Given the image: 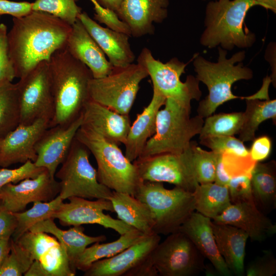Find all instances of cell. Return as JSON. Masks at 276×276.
Wrapping results in <instances>:
<instances>
[{
	"mask_svg": "<svg viewBox=\"0 0 276 276\" xmlns=\"http://www.w3.org/2000/svg\"><path fill=\"white\" fill-rule=\"evenodd\" d=\"M12 20L7 35L16 78L24 77L40 62L49 61L56 51L66 46L72 26L57 17L32 10Z\"/></svg>",
	"mask_w": 276,
	"mask_h": 276,
	"instance_id": "cell-1",
	"label": "cell"
},
{
	"mask_svg": "<svg viewBox=\"0 0 276 276\" xmlns=\"http://www.w3.org/2000/svg\"><path fill=\"white\" fill-rule=\"evenodd\" d=\"M55 113L50 127L69 125L81 114L90 99V70L73 57L66 47L56 51L49 61Z\"/></svg>",
	"mask_w": 276,
	"mask_h": 276,
	"instance_id": "cell-2",
	"label": "cell"
},
{
	"mask_svg": "<svg viewBox=\"0 0 276 276\" xmlns=\"http://www.w3.org/2000/svg\"><path fill=\"white\" fill-rule=\"evenodd\" d=\"M260 6L256 0H218L206 7L205 29L200 42L209 49L219 46L225 50L235 47L248 48L255 42L256 36L244 23L248 11Z\"/></svg>",
	"mask_w": 276,
	"mask_h": 276,
	"instance_id": "cell-3",
	"label": "cell"
},
{
	"mask_svg": "<svg viewBox=\"0 0 276 276\" xmlns=\"http://www.w3.org/2000/svg\"><path fill=\"white\" fill-rule=\"evenodd\" d=\"M219 56L216 62L207 60L201 56L194 58L193 65L196 79L203 83L209 91L207 96L199 103L198 115L205 118L213 114L223 103L243 97L235 95L232 91L233 84L241 80H249L253 77V72L244 66L242 61L245 52L242 51L227 58V51L218 48Z\"/></svg>",
	"mask_w": 276,
	"mask_h": 276,
	"instance_id": "cell-4",
	"label": "cell"
},
{
	"mask_svg": "<svg viewBox=\"0 0 276 276\" xmlns=\"http://www.w3.org/2000/svg\"><path fill=\"white\" fill-rule=\"evenodd\" d=\"M164 105L156 115L155 133L146 142L139 157L181 153L200 132L204 120L198 115L191 117V103L167 98Z\"/></svg>",
	"mask_w": 276,
	"mask_h": 276,
	"instance_id": "cell-5",
	"label": "cell"
},
{
	"mask_svg": "<svg viewBox=\"0 0 276 276\" xmlns=\"http://www.w3.org/2000/svg\"><path fill=\"white\" fill-rule=\"evenodd\" d=\"M75 138L94 155L100 182L113 191L134 196L143 181L135 165L127 158L119 145L82 124Z\"/></svg>",
	"mask_w": 276,
	"mask_h": 276,
	"instance_id": "cell-6",
	"label": "cell"
},
{
	"mask_svg": "<svg viewBox=\"0 0 276 276\" xmlns=\"http://www.w3.org/2000/svg\"><path fill=\"white\" fill-rule=\"evenodd\" d=\"M134 196L149 208L153 233L158 235L178 231L195 210L193 192L177 187L167 189L162 182L143 181Z\"/></svg>",
	"mask_w": 276,
	"mask_h": 276,
	"instance_id": "cell-7",
	"label": "cell"
},
{
	"mask_svg": "<svg viewBox=\"0 0 276 276\" xmlns=\"http://www.w3.org/2000/svg\"><path fill=\"white\" fill-rule=\"evenodd\" d=\"M89 153L75 138L55 176L59 180V195L63 200L72 197L109 200L113 191L98 180L97 170L89 161Z\"/></svg>",
	"mask_w": 276,
	"mask_h": 276,
	"instance_id": "cell-8",
	"label": "cell"
},
{
	"mask_svg": "<svg viewBox=\"0 0 276 276\" xmlns=\"http://www.w3.org/2000/svg\"><path fill=\"white\" fill-rule=\"evenodd\" d=\"M148 76L146 68L139 63L113 66L107 76L90 80V99L119 113L129 115L140 83Z\"/></svg>",
	"mask_w": 276,
	"mask_h": 276,
	"instance_id": "cell-9",
	"label": "cell"
},
{
	"mask_svg": "<svg viewBox=\"0 0 276 276\" xmlns=\"http://www.w3.org/2000/svg\"><path fill=\"white\" fill-rule=\"evenodd\" d=\"M137 63L147 70L152 82L153 90L166 99L186 103H191L192 100H199L201 91L199 81L196 78L189 75L185 82L180 80L188 63L181 62L176 58L166 63L162 62L155 59L151 52L146 48L141 51Z\"/></svg>",
	"mask_w": 276,
	"mask_h": 276,
	"instance_id": "cell-10",
	"label": "cell"
},
{
	"mask_svg": "<svg viewBox=\"0 0 276 276\" xmlns=\"http://www.w3.org/2000/svg\"><path fill=\"white\" fill-rule=\"evenodd\" d=\"M20 111L19 124L40 119L50 124L55 113L51 77L48 61L39 63L16 83Z\"/></svg>",
	"mask_w": 276,
	"mask_h": 276,
	"instance_id": "cell-11",
	"label": "cell"
},
{
	"mask_svg": "<svg viewBox=\"0 0 276 276\" xmlns=\"http://www.w3.org/2000/svg\"><path fill=\"white\" fill-rule=\"evenodd\" d=\"M151 258L160 276H193L206 267L204 257L189 238L179 231L159 242Z\"/></svg>",
	"mask_w": 276,
	"mask_h": 276,
	"instance_id": "cell-12",
	"label": "cell"
},
{
	"mask_svg": "<svg viewBox=\"0 0 276 276\" xmlns=\"http://www.w3.org/2000/svg\"><path fill=\"white\" fill-rule=\"evenodd\" d=\"M160 241L158 234L145 236L116 255L94 262L84 275L158 276L151 256Z\"/></svg>",
	"mask_w": 276,
	"mask_h": 276,
	"instance_id": "cell-13",
	"label": "cell"
},
{
	"mask_svg": "<svg viewBox=\"0 0 276 276\" xmlns=\"http://www.w3.org/2000/svg\"><path fill=\"white\" fill-rule=\"evenodd\" d=\"M16 242L30 254L33 260L25 276L76 275L65 248L54 236L29 231Z\"/></svg>",
	"mask_w": 276,
	"mask_h": 276,
	"instance_id": "cell-14",
	"label": "cell"
},
{
	"mask_svg": "<svg viewBox=\"0 0 276 276\" xmlns=\"http://www.w3.org/2000/svg\"><path fill=\"white\" fill-rule=\"evenodd\" d=\"M133 163L143 181L168 182L191 192L199 184L191 166L189 147L180 154L139 157Z\"/></svg>",
	"mask_w": 276,
	"mask_h": 276,
	"instance_id": "cell-15",
	"label": "cell"
},
{
	"mask_svg": "<svg viewBox=\"0 0 276 276\" xmlns=\"http://www.w3.org/2000/svg\"><path fill=\"white\" fill-rule=\"evenodd\" d=\"M68 199V202H63L61 204L52 217L54 219H58L62 225L97 224L106 228L112 229L120 235L133 229L120 220L104 213L105 211L114 212L109 200L97 199L90 200L78 197H72Z\"/></svg>",
	"mask_w": 276,
	"mask_h": 276,
	"instance_id": "cell-16",
	"label": "cell"
},
{
	"mask_svg": "<svg viewBox=\"0 0 276 276\" xmlns=\"http://www.w3.org/2000/svg\"><path fill=\"white\" fill-rule=\"evenodd\" d=\"M59 182L45 169L36 177L10 183L0 190V203L12 213L22 212L30 203L47 202L59 195Z\"/></svg>",
	"mask_w": 276,
	"mask_h": 276,
	"instance_id": "cell-17",
	"label": "cell"
},
{
	"mask_svg": "<svg viewBox=\"0 0 276 276\" xmlns=\"http://www.w3.org/2000/svg\"><path fill=\"white\" fill-rule=\"evenodd\" d=\"M82 124L81 113L69 125L48 127L35 145L36 166L46 169L51 177L55 179L57 168L67 156Z\"/></svg>",
	"mask_w": 276,
	"mask_h": 276,
	"instance_id": "cell-18",
	"label": "cell"
},
{
	"mask_svg": "<svg viewBox=\"0 0 276 276\" xmlns=\"http://www.w3.org/2000/svg\"><path fill=\"white\" fill-rule=\"evenodd\" d=\"M50 127V121L40 119L28 125L19 124L1 141L0 167L7 168L28 160L35 162V145L43 132Z\"/></svg>",
	"mask_w": 276,
	"mask_h": 276,
	"instance_id": "cell-19",
	"label": "cell"
},
{
	"mask_svg": "<svg viewBox=\"0 0 276 276\" xmlns=\"http://www.w3.org/2000/svg\"><path fill=\"white\" fill-rule=\"evenodd\" d=\"M168 5V0H123L116 14L128 26L131 35L139 37L154 33L153 23L167 18Z\"/></svg>",
	"mask_w": 276,
	"mask_h": 276,
	"instance_id": "cell-20",
	"label": "cell"
},
{
	"mask_svg": "<svg viewBox=\"0 0 276 276\" xmlns=\"http://www.w3.org/2000/svg\"><path fill=\"white\" fill-rule=\"evenodd\" d=\"M212 220L239 228L254 241H263L276 233L275 224L254 203H232Z\"/></svg>",
	"mask_w": 276,
	"mask_h": 276,
	"instance_id": "cell-21",
	"label": "cell"
},
{
	"mask_svg": "<svg viewBox=\"0 0 276 276\" xmlns=\"http://www.w3.org/2000/svg\"><path fill=\"white\" fill-rule=\"evenodd\" d=\"M82 116V125L114 144L125 143L131 126L129 115L119 113L90 99Z\"/></svg>",
	"mask_w": 276,
	"mask_h": 276,
	"instance_id": "cell-22",
	"label": "cell"
},
{
	"mask_svg": "<svg viewBox=\"0 0 276 276\" xmlns=\"http://www.w3.org/2000/svg\"><path fill=\"white\" fill-rule=\"evenodd\" d=\"M86 31L97 42L113 66L123 67L135 59L129 42V36L109 28H104L90 18L85 12L78 16Z\"/></svg>",
	"mask_w": 276,
	"mask_h": 276,
	"instance_id": "cell-23",
	"label": "cell"
},
{
	"mask_svg": "<svg viewBox=\"0 0 276 276\" xmlns=\"http://www.w3.org/2000/svg\"><path fill=\"white\" fill-rule=\"evenodd\" d=\"M66 47L73 57L90 70L94 78L104 77L113 68L103 51L79 19L72 26Z\"/></svg>",
	"mask_w": 276,
	"mask_h": 276,
	"instance_id": "cell-24",
	"label": "cell"
},
{
	"mask_svg": "<svg viewBox=\"0 0 276 276\" xmlns=\"http://www.w3.org/2000/svg\"><path fill=\"white\" fill-rule=\"evenodd\" d=\"M211 221L210 218L194 212L178 231L189 238L204 258L209 260L218 273L223 276H231L232 273L218 250Z\"/></svg>",
	"mask_w": 276,
	"mask_h": 276,
	"instance_id": "cell-25",
	"label": "cell"
},
{
	"mask_svg": "<svg viewBox=\"0 0 276 276\" xmlns=\"http://www.w3.org/2000/svg\"><path fill=\"white\" fill-rule=\"evenodd\" d=\"M211 226L218 250L232 274H245L244 259L247 234L231 225L211 221Z\"/></svg>",
	"mask_w": 276,
	"mask_h": 276,
	"instance_id": "cell-26",
	"label": "cell"
},
{
	"mask_svg": "<svg viewBox=\"0 0 276 276\" xmlns=\"http://www.w3.org/2000/svg\"><path fill=\"white\" fill-rule=\"evenodd\" d=\"M152 99L131 125L124 145L125 155L131 162L139 158L148 140L155 133L156 118L166 98L153 90Z\"/></svg>",
	"mask_w": 276,
	"mask_h": 276,
	"instance_id": "cell-27",
	"label": "cell"
},
{
	"mask_svg": "<svg viewBox=\"0 0 276 276\" xmlns=\"http://www.w3.org/2000/svg\"><path fill=\"white\" fill-rule=\"evenodd\" d=\"M50 218L40 221L33 226L29 231L50 234L54 236L63 246L66 252L72 269L76 272V263L81 254L89 245L106 240L104 235L90 236L84 233L82 225L73 226L67 230L59 228Z\"/></svg>",
	"mask_w": 276,
	"mask_h": 276,
	"instance_id": "cell-28",
	"label": "cell"
},
{
	"mask_svg": "<svg viewBox=\"0 0 276 276\" xmlns=\"http://www.w3.org/2000/svg\"><path fill=\"white\" fill-rule=\"evenodd\" d=\"M109 200L118 219L145 235L154 234L151 214L144 202L129 193L115 191Z\"/></svg>",
	"mask_w": 276,
	"mask_h": 276,
	"instance_id": "cell-29",
	"label": "cell"
},
{
	"mask_svg": "<svg viewBox=\"0 0 276 276\" xmlns=\"http://www.w3.org/2000/svg\"><path fill=\"white\" fill-rule=\"evenodd\" d=\"M254 202L266 214L276 207V163L274 160L255 164L251 173Z\"/></svg>",
	"mask_w": 276,
	"mask_h": 276,
	"instance_id": "cell-30",
	"label": "cell"
},
{
	"mask_svg": "<svg viewBox=\"0 0 276 276\" xmlns=\"http://www.w3.org/2000/svg\"><path fill=\"white\" fill-rule=\"evenodd\" d=\"M144 234L135 229L120 235L117 240L105 243H95L86 248L78 258L76 269L85 272L94 262L114 256L142 239Z\"/></svg>",
	"mask_w": 276,
	"mask_h": 276,
	"instance_id": "cell-31",
	"label": "cell"
},
{
	"mask_svg": "<svg viewBox=\"0 0 276 276\" xmlns=\"http://www.w3.org/2000/svg\"><path fill=\"white\" fill-rule=\"evenodd\" d=\"M197 212L213 220L231 204L227 186L214 182L199 183L193 192Z\"/></svg>",
	"mask_w": 276,
	"mask_h": 276,
	"instance_id": "cell-32",
	"label": "cell"
},
{
	"mask_svg": "<svg viewBox=\"0 0 276 276\" xmlns=\"http://www.w3.org/2000/svg\"><path fill=\"white\" fill-rule=\"evenodd\" d=\"M246 101V109L244 112V121L239 133V139L242 142L253 141L259 125L268 119L274 122L276 119V100L248 99Z\"/></svg>",
	"mask_w": 276,
	"mask_h": 276,
	"instance_id": "cell-33",
	"label": "cell"
},
{
	"mask_svg": "<svg viewBox=\"0 0 276 276\" xmlns=\"http://www.w3.org/2000/svg\"><path fill=\"white\" fill-rule=\"evenodd\" d=\"M19 105L16 83L0 81V140L4 138L19 124Z\"/></svg>",
	"mask_w": 276,
	"mask_h": 276,
	"instance_id": "cell-34",
	"label": "cell"
},
{
	"mask_svg": "<svg viewBox=\"0 0 276 276\" xmlns=\"http://www.w3.org/2000/svg\"><path fill=\"white\" fill-rule=\"evenodd\" d=\"M63 200L58 195L53 200L47 201H36L32 207L25 212L13 213L17 219V226L12 236L16 241L24 234L37 223L52 218Z\"/></svg>",
	"mask_w": 276,
	"mask_h": 276,
	"instance_id": "cell-35",
	"label": "cell"
},
{
	"mask_svg": "<svg viewBox=\"0 0 276 276\" xmlns=\"http://www.w3.org/2000/svg\"><path fill=\"white\" fill-rule=\"evenodd\" d=\"M199 140L210 136H233L239 134L244 121L243 112L220 113L205 118Z\"/></svg>",
	"mask_w": 276,
	"mask_h": 276,
	"instance_id": "cell-36",
	"label": "cell"
},
{
	"mask_svg": "<svg viewBox=\"0 0 276 276\" xmlns=\"http://www.w3.org/2000/svg\"><path fill=\"white\" fill-rule=\"evenodd\" d=\"M190 158L195 178L199 183L213 182L220 153L206 151L191 141L189 146Z\"/></svg>",
	"mask_w": 276,
	"mask_h": 276,
	"instance_id": "cell-37",
	"label": "cell"
},
{
	"mask_svg": "<svg viewBox=\"0 0 276 276\" xmlns=\"http://www.w3.org/2000/svg\"><path fill=\"white\" fill-rule=\"evenodd\" d=\"M76 0H35L32 9L50 14L72 26L82 12Z\"/></svg>",
	"mask_w": 276,
	"mask_h": 276,
	"instance_id": "cell-38",
	"label": "cell"
},
{
	"mask_svg": "<svg viewBox=\"0 0 276 276\" xmlns=\"http://www.w3.org/2000/svg\"><path fill=\"white\" fill-rule=\"evenodd\" d=\"M33 262L30 254L11 238L10 251L0 266V276L24 275Z\"/></svg>",
	"mask_w": 276,
	"mask_h": 276,
	"instance_id": "cell-39",
	"label": "cell"
},
{
	"mask_svg": "<svg viewBox=\"0 0 276 276\" xmlns=\"http://www.w3.org/2000/svg\"><path fill=\"white\" fill-rule=\"evenodd\" d=\"M200 144L218 153H231L246 156L248 150L241 140L234 136H210L200 139Z\"/></svg>",
	"mask_w": 276,
	"mask_h": 276,
	"instance_id": "cell-40",
	"label": "cell"
},
{
	"mask_svg": "<svg viewBox=\"0 0 276 276\" xmlns=\"http://www.w3.org/2000/svg\"><path fill=\"white\" fill-rule=\"evenodd\" d=\"M45 168L39 167L31 160L22 164V165L15 169L7 168H0V190L5 185L17 183L28 178H34Z\"/></svg>",
	"mask_w": 276,
	"mask_h": 276,
	"instance_id": "cell-41",
	"label": "cell"
},
{
	"mask_svg": "<svg viewBox=\"0 0 276 276\" xmlns=\"http://www.w3.org/2000/svg\"><path fill=\"white\" fill-rule=\"evenodd\" d=\"M227 188L232 203H254L251 185V174H241L232 177Z\"/></svg>",
	"mask_w": 276,
	"mask_h": 276,
	"instance_id": "cell-42",
	"label": "cell"
},
{
	"mask_svg": "<svg viewBox=\"0 0 276 276\" xmlns=\"http://www.w3.org/2000/svg\"><path fill=\"white\" fill-rule=\"evenodd\" d=\"M222 160L224 170L231 178L241 174H251L257 163L251 158L249 154L240 156L227 152L222 154Z\"/></svg>",
	"mask_w": 276,
	"mask_h": 276,
	"instance_id": "cell-43",
	"label": "cell"
},
{
	"mask_svg": "<svg viewBox=\"0 0 276 276\" xmlns=\"http://www.w3.org/2000/svg\"><path fill=\"white\" fill-rule=\"evenodd\" d=\"M7 27L0 24V81L12 82L16 78L14 68L9 54Z\"/></svg>",
	"mask_w": 276,
	"mask_h": 276,
	"instance_id": "cell-44",
	"label": "cell"
},
{
	"mask_svg": "<svg viewBox=\"0 0 276 276\" xmlns=\"http://www.w3.org/2000/svg\"><path fill=\"white\" fill-rule=\"evenodd\" d=\"M245 273L247 276H272L276 273V259L269 250L252 261Z\"/></svg>",
	"mask_w": 276,
	"mask_h": 276,
	"instance_id": "cell-45",
	"label": "cell"
},
{
	"mask_svg": "<svg viewBox=\"0 0 276 276\" xmlns=\"http://www.w3.org/2000/svg\"><path fill=\"white\" fill-rule=\"evenodd\" d=\"M32 11V3L0 0V16L10 15L13 17H20Z\"/></svg>",
	"mask_w": 276,
	"mask_h": 276,
	"instance_id": "cell-46",
	"label": "cell"
},
{
	"mask_svg": "<svg viewBox=\"0 0 276 276\" xmlns=\"http://www.w3.org/2000/svg\"><path fill=\"white\" fill-rule=\"evenodd\" d=\"M272 148L271 139L266 135L255 138L250 150L249 154L251 158L259 162L266 159L270 154Z\"/></svg>",
	"mask_w": 276,
	"mask_h": 276,
	"instance_id": "cell-47",
	"label": "cell"
},
{
	"mask_svg": "<svg viewBox=\"0 0 276 276\" xmlns=\"http://www.w3.org/2000/svg\"><path fill=\"white\" fill-rule=\"evenodd\" d=\"M16 226L17 219L14 213L0 203V239L11 238Z\"/></svg>",
	"mask_w": 276,
	"mask_h": 276,
	"instance_id": "cell-48",
	"label": "cell"
},
{
	"mask_svg": "<svg viewBox=\"0 0 276 276\" xmlns=\"http://www.w3.org/2000/svg\"><path fill=\"white\" fill-rule=\"evenodd\" d=\"M222 154L220 153L218 158L214 182L221 186H227L231 178L226 173L223 167L222 160Z\"/></svg>",
	"mask_w": 276,
	"mask_h": 276,
	"instance_id": "cell-49",
	"label": "cell"
},
{
	"mask_svg": "<svg viewBox=\"0 0 276 276\" xmlns=\"http://www.w3.org/2000/svg\"><path fill=\"white\" fill-rule=\"evenodd\" d=\"M103 8L113 11H118L123 0H95Z\"/></svg>",
	"mask_w": 276,
	"mask_h": 276,
	"instance_id": "cell-50",
	"label": "cell"
},
{
	"mask_svg": "<svg viewBox=\"0 0 276 276\" xmlns=\"http://www.w3.org/2000/svg\"><path fill=\"white\" fill-rule=\"evenodd\" d=\"M11 239H0V266L10 251Z\"/></svg>",
	"mask_w": 276,
	"mask_h": 276,
	"instance_id": "cell-51",
	"label": "cell"
},
{
	"mask_svg": "<svg viewBox=\"0 0 276 276\" xmlns=\"http://www.w3.org/2000/svg\"><path fill=\"white\" fill-rule=\"evenodd\" d=\"M265 9H269L275 13L276 12V0H256Z\"/></svg>",
	"mask_w": 276,
	"mask_h": 276,
	"instance_id": "cell-52",
	"label": "cell"
},
{
	"mask_svg": "<svg viewBox=\"0 0 276 276\" xmlns=\"http://www.w3.org/2000/svg\"><path fill=\"white\" fill-rule=\"evenodd\" d=\"M78 0H76L77 1ZM94 5L95 13H101L105 11V9L99 5L95 0H90Z\"/></svg>",
	"mask_w": 276,
	"mask_h": 276,
	"instance_id": "cell-53",
	"label": "cell"
},
{
	"mask_svg": "<svg viewBox=\"0 0 276 276\" xmlns=\"http://www.w3.org/2000/svg\"><path fill=\"white\" fill-rule=\"evenodd\" d=\"M2 140H0V145H1V141Z\"/></svg>",
	"mask_w": 276,
	"mask_h": 276,
	"instance_id": "cell-54",
	"label": "cell"
},
{
	"mask_svg": "<svg viewBox=\"0 0 276 276\" xmlns=\"http://www.w3.org/2000/svg\"><path fill=\"white\" fill-rule=\"evenodd\" d=\"M203 1H205V0H203Z\"/></svg>",
	"mask_w": 276,
	"mask_h": 276,
	"instance_id": "cell-55",
	"label": "cell"
},
{
	"mask_svg": "<svg viewBox=\"0 0 276 276\" xmlns=\"http://www.w3.org/2000/svg\"></svg>",
	"mask_w": 276,
	"mask_h": 276,
	"instance_id": "cell-56",
	"label": "cell"
}]
</instances>
